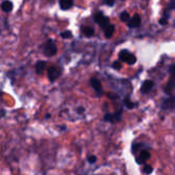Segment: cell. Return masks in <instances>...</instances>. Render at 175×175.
<instances>
[{"instance_id":"6da1fadb","label":"cell","mask_w":175,"mask_h":175,"mask_svg":"<svg viewBox=\"0 0 175 175\" xmlns=\"http://www.w3.org/2000/svg\"><path fill=\"white\" fill-rule=\"evenodd\" d=\"M42 51L46 57H53L57 54V47L55 45L54 41L52 39H48L44 44L42 45Z\"/></svg>"},{"instance_id":"7a4b0ae2","label":"cell","mask_w":175,"mask_h":175,"mask_svg":"<svg viewBox=\"0 0 175 175\" xmlns=\"http://www.w3.org/2000/svg\"><path fill=\"white\" fill-rule=\"evenodd\" d=\"M119 58L122 62L126 63L128 65H133L136 63V57L131 52H129L128 50H125V49L120 51V53H119Z\"/></svg>"},{"instance_id":"3957f363","label":"cell","mask_w":175,"mask_h":175,"mask_svg":"<svg viewBox=\"0 0 175 175\" xmlns=\"http://www.w3.org/2000/svg\"><path fill=\"white\" fill-rule=\"evenodd\" d=\"M60 75H62L60 68L55 67V66H51V67H49L47 69V77L50 82H54L55 80L60 77Z\"/></svg>"},{"instance_id":"277c9868","label":"cell","mask_w":175,"mask_h":175,"mask_svg":"<svg viewBox=\"0 0 175 175\" xmlns=\"http://www.w3.org/2000/svg\"><path fill=\"white\" fill-rule=\"evenodd\" d=\"M121 117H122V111L120 110L115 114H106L103 116V120L106 121V122L115 123L121 120Z\"/></svg>"},{"instance_id":"5b68a950","label":"cell","mask_w":175,"mask_h":175,"mask_svg":"<svg viewBox=\"0 0 175 175\" xmlns=\"http://www.w3.org/2000/svg\"><path fill=\"white\" fill-rule=\"evenodd\" d=\"M162 109L163 110H173V109H175V96L165 100L164 103H162Z\"/></svg>"},{"instance_id":"8992f818","label":"cell","mask_w":175,"mask_h":175,"mask_svg":"<svg viewBox=\"0 0 175 175\" xmlns=\"http://www.w3.org/2000/svg\"><path fill=\"white\" fill-rule=\"evenodd\" d=\"M149 157H151V154H149L148 149H143L140 152V154H139V156L137 157V159H136V162L138 164H143L149 159Z\"/></svg>"},{"instance_id":"52a82bcc","label":"cell","mask_w":175,"mask_h":175,"mask_svg":"<svg viewBox=\"0 0 175 175\" xmlns=\"http://www.w3.org/2000/svg\"><path fill=\"white\" fill-rule=\"evenodd\" d=\"M90 85H91V87L94 89V91L97 93V94H100V93L103 92L101 83L98 79H96V78H91L90 79Z\"/></svg>"},{"instance_id":"ba28073f","label":"cell","mask_w":175,"mask_h":175,"mask_svg":"<svg viewBox=\"0 0 175 175\" xmlns=\"http://www.w3.org/2000/svg\"><path fill=\"white\" fill-rule=\"evenodd\" d=\"M141 24V17L139 14H135L132 19L128 21V27L129 28H137L140 26Z\"/></svg>"},{"instance_id":"9c48e42d","label":"cell","mask_w":175,"mask_h":175,"mask_svg":"<svg viewBox=\"0 0 175 175\" xmlns=\"http://www.w3.org/2000/svg\"><path fill=\"white\" fill-rule=\"evenodd\" d=\"M154 87V82L152 80H146L143 82V86H141V93L143 94H146L149 91L152 90V88Z\"/></svg>"},{"instance_id":"30bf717a","label":"cell","mask_w":175,"mask_h":175,"mask_svg":"<svg viewBox=\"0 0 175 175\" xmlns=\"http://www.w3.org/2000/svg\"><path fill=\"white\" fill-rule=\"evenodd\" d=\"M46 62H44V60H39V62L36 63V65H35V71H36V73L38 75H41L43 72L46 69Z\"/></svg>"},{"instance_id":"8fae6325","label":"cell","mask_w":175,"mask_h":175,"mask_svg":"<svg viewBox=\"0 0 175 175\" xmlns=\"http://www.w3.org/2000/svg\"><path fill=\"white\" fill-rule=\"evenodd\" d=\"M0 7H1V9L3 11L5 12H11L12 11V8H14V4H12L11 1H9V0H5V1H3L1 3V5H0Z\"/></svg>"},{"instance_id":"7c38bea8","label":"cell","mask_w":175,"mask_h":175,"mask_svg":"<svg viewBox=\"0 0 175 175\" xmlns=\"http://www.w3.org/2000/svg\"><path fill=\"white\" fill-rule=\"evenodd\" d=\"M73 0H60V6L63 11H68L73 6Z\"/></svg>"},{"instance_id":"4fadbf2b","label":"cell","mask_w":175,"mask_h":175,"mask_svg":"<svg viewBox=\"0 0 175 175\" xmlns=\"http://www.w3.org/2000/svg\"><path fill=\"white\" fill-rule=\"evenodd\" d=\"M103 31H105V36L106 38H111L113 36L114 32H115V26L110 24L109 26H106L105 29H103Z\"/></svg>"},{"instance_id":"5bb4252c","label":"cell","mask_w":175,"mask_h":175,"mask_svg":"<svg viewBox=\"0 0 175 175\" xmlns=\"http://www.w3.org/2000/svg\"><path fill=\"white\" fill-rule=\"evenodd\" d=\"M81 31H82V33L86 37H92L93 35H94V30L91 27H83L82 29H81Z\"/></svg>"},{"instance_id":"9a60e30c","label":"cell","mask_w":175,"mask_h":175,"mask_svg":"<svg viewBox=\"0 0 175 175\" xmlns=\"http://www.w3.org/2000/svg\"><path fill=\"white\" fill-rule=\"evenodd\" d=\"M175 87V79L173 77L170 79V81L167 83V86H166V92H171L172 90L174 89Z\"/></svg>"},{"instance_id":"2e32d148","label":"cell","mask_w":175,"mask_h":175,"mask_svg":"<svg viewBox=\"0 0 175 175\" xmlns=\"http://www.w3.org/2000/svg\"><path fill=\"white\" fill-rule=\"evenodd\" d=\"M97 24L100 25V28H103V29H105V28H106V26H109V25H110V20H109V17H103V19H101L100 21L97 23Z\"/></svg>"},{"instance_id":"e0dca14e","label":"cell","mask_w":175,"mask_h":175,"mask_svg":"<svg viewBox=\"0 0 175 175\" xmlns=\"http://www.w3.org/2000/svg\"><path fill=\"white\" fill-rule=\"evenodd\" d=\"M120 20L122 22L127 23L129 20H130V16H129V14L127 11H123V12H121V14H120Z\"/></svg>"},{"instance_id":"ac0fdd59","label":"cell","mask_w":175,"mask_h":175,"mask_svg":"<svg viewBox=\"0 0 175 175\" xmlns=\"http://www.w3.org/2000/svg\"><path fill=\"white\" fill-rule=\"evenodd\" d=\"M124 105H125V106H127V109H129V110H131V109H133L134 106H135V103H131V100L129 97L125 98V100H124Z\"/></svg>"},{"instance_id":"d6986e66","label":"cell","mask_w":175,"mask_h":175,"mask_svg":"<svg viewBox=\"0 0 175 175\" xmlns=\"http://www.w3.org/2000/svg\"><path fill=\"white\" fill-rule=\"evenodd\" d=\"M153 167L151 166V165H144L143 166V172L146 175H149V174H151L152 172H153Z\"/></svg>"},{"instance_id":"ffe728a7","label":"cell","mask_w":175,"mask_h":175,"mask_svg":"<svg viewBox=\"0 0 175 175\" xmlns=\"http://www.w3.org/2000/svg\"><path fill=\"white\" fill-rule=\"evenodd\" d=\"M72 32L69 31V30H66V31L62 32V34H60V37L64 38V39H69V38L72 37Z\"/></svg>"},{"instance_id":"44dd1931","label":"cell","mask_w":175,"mask_h":175,"mask_svg":"<svg viewBox=\"0 0 175 175\" xmlns=\"http://www.w3.org/2000/svg\"><path fill=\"white\" fill-rule=\"evenodd\" d=\"M105 17L103 16V14L101 11H98V12H96L95 14V16H94V21L96 22V23H98L100 21L101 19H103V17Z\"/></svg>"},{"instance_id":"7402d4cb","label":"cell","mask_w":175,"mask_h":175,"mask_svg":"<svg viewBox=\"0 0 175 175\" xmlns=\"http://www.w3.org/2000/svg\"><path fill=\"white\" fill-rule=\"evenodd\" d=\"M88 162H89L90 164H94L96 161H97V158H96V156H94V155H92V156H89L88 157Z\"/></svg>"},{"instance_id":"603a6c76","label":"cell","mask_w":175,"mask_h":175,"mask_svg":"<svg viewBox=\"0 0 175 175\" xmlns=\"http://www.w3.org/2000/svg\"><path fill=\"white\" fill-rule=\"evenodd\" d=\"M113 68H114V69H116V70H120L121 68H122V65H121L120 62H114Z\"/></svg>"},{"instance_id":"cb8c5ba5","label":"cell","mask_w":175,"mask_h":175,"mask_svg":"<svg viewBox=\"0 0 175 175\" xmlns=\"http://www.w3.org/2000/svg\"><path fill=\"white\" fill-rule=\"evenodd\" d=\"M105 3L106 4V5L112 6V5H114V3H115V0H105Z\"/></svg>"},{"instance_id":"d4e9b609","label":"cell","mask_w":175,"mask_h":175,"mask_svg":"<svg viewBox=\"0 0 175 175\" xmlns=\"http://www.w3.org/2000/svg\"><path fill=\"white\" fill-rule=\"evenodd\" d=\"M170 73H171V74L173 75V77H174L175 76V65H173L171 68H170Z\"/></svg>"},{"instance_id":"484cf974","label":"cell","mask_w":175,"mask_h":175,"mask_svg":"<svg viewBox=\"0 0 175 175\" xmlns=\"http://www.w3.org/2000/svg\"><path fill=\"white\" fill-rule=\"evenodd\" d=\"M166 23H167L166 19H161V20H160V24H161V25H166Z\"/></svg>"},{"instance_id":"4316f807","label":"cell","mask_w":175,"mask_h":175,"mask_svg":"<svg viewBox=\"0 0 175 175\" xmlns=\"http://www.w3.org/2000/svg\"><path fill=\"white\" fill-rule=\"evenodd\" d=\"M77 112H78V113H79V114H82L83 112H84V108H82V106H80V108H78Z\"/></svg>"},{"instance_id":"83f0119b","label":"cell","mask_w":175,"mask_h":175,"mask_svg":"<svg viewBox=\"0 0 175 175\" xmlns=\"http://www.w3.org/2000/svg\"><path fill=\"white\" fill-rule=\"evenodd\" d=\"M50 118V115H48V114H47V115H46V119H49Z\"/></svg>"},{"instance_id":"f1b7e54d","label":"cell","mask_w":175,"mask_h":175,"mask_svg":"<svg viewBox=\"0 0 175 175\" xmlns=\"http://www.w3.org/2000/svg\"><path fill=\"white\" fill-rule=\"evenodd\" d=\"M122 1H124V0H122Z\"/></svg>"}]
</instances>
